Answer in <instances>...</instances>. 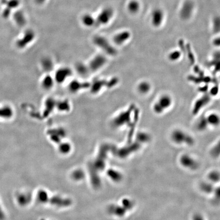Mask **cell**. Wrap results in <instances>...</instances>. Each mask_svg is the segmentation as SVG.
I'll use <instances>...</instances> for the list:
<instances>
[{
	"label": "cell",
	"mask_w": 220,
	"mask_h": 220,
	"mask_svg": "<svg viewBox=\"0 0 220 220\" xmlns=\"http://www.w3.org/2000/svg\"><path fill=\"white\" fill-rule=\"evenodd\" d=\"M173 105V99L171 95L163 93L160 95L154 101L152 109L154 114L163 115L171 109Z\"/></svg>",
	"instance_id": "1"
},
{
	"label": "cell",
	"mask_w": 220,
	"mask_h": 220,
	"mask_svg": "<svg viewBox=\"0 0 220 220\" xmlns=\"http://www.w3.org/2000/svg\"><path fill=\"white\" fill-rule=\"evenodd\" d=\"M194 10V3L191 0H186L182 4L179 11V15L183 20L191 18Z\"/></svg>",
	"instance_id": "2"
},
{
	"label": "cell",
	"mask_w": 220,
	"mask_h": 220,
	"mask_svg": "<svg viewBox=\"0 0 220 220\" xmlns=\"http://www.w3.org/2000/svg\"><path fill=\"white\" fill-rule=\"evenodd\" d=\"M171 137L174 142H178V143H182V142H186V143L192 144L193 141L190 135L180 129L174 130L172 133Z\"/></svg>",
	"instance_id": "3"
},
{
	"label": "cell",
	"mask_w": 220,
	"mask_h": 220,
	"mask_svg": "<svg viewBox=\"0 0 220 220\" xmlns=\"http://www.w3.org/2000/svg\"><path fill=\"white\" fill-rule=\"evenodd\" d=\"M113 11L110 8H106L98 16L96 23L98 25L105 24L108 23L113 16Z\"/></svg>",
	"instance_id": "4"
},
{
	"label": "cell",
	"mask_w": 220,
	"mask_h": 220,
	"mask_svg": "<svg viewBox=\"0 0 220 220\" xmlns=\"http://www.w3.org/2000/svg\"><path fill=\"white\" fill-rule=\"evenodd\" d=\"M163 18L164 13L162 10L159 8L154 9L151 13V24L154 27H159L163 24Z\"/></svg>",
	"instance_id": "5"
},
{
	"label": "cell",
	"mask_w": 220,
	"mask_h": 220,
	"mask_svg": "<svg viewBox=\"0 0 220 220\" xmlns=\"http://www.w3.org/2000/svg\"><path fill=\"white\" fill-rule=\"evenodd\" d=\"M152 90V85L149 81H140L136 86V91L141 95L145 96L148 94Z\"/></svg>",
	"instance_id": "6"
},
{
	"label": "cell",
	"mask_w": 220,
	"mask_h": 220,
	"mask_svg": "<svg viewBox=\"0 0 220 220\" xmlns=\"http://www.w3.org/2000/svg\"><path fill=\"white\" fill-rule=\"evenodd\" d=\"M131 33L128 31H123L117 34L113 39L115 43L118 46H122L130 40Z\"/></svg>",
	"instance_id": "7"
},
{
	"label": "cell",
	"mask_w": 220,
	"mask_h": 220,
	"mask_svg": "<svg viewBox=\"0 0 220 220\" xmlns=\"http://www.w3.org/2000/svg\"><path fill=\"white\" fill-rule=\"evenodd\" d=\"M207 126L217 127L220 123L219 115L216 113H211L203 116Z\"/></svg>",
	"instance_id": "8"
},
{
	"label": "cell",
	"mask_w": 220,
	"mask_h": 220,
	"mask_svg": "<svg viewBox=\"0 0 220 220\" xmlns=\"http://www.w3.org/2000/svg\"><path fill=\"white\" fill-rule=\"evenodd\" d=\"M127 8L130 13L136 14L139 12L140 4L137 0H131L127 4Z\"/></svg>",
	"instance_id": "9"
},
{
	"label": "cell",
	"mask_w": 220,
	"mask_h": 220,
	"mask_svg": "<svg viewBox=\"0 0 220 220\" xmlns=\"http://www.w3.org/2000/svg\"><path fill=\"white\" fill-rule=\"evenodd\" d=\"M182 57V52L178 50H174L171 51L168 54V58L170 61L172 62H175L180 59Z\"/></svg>",
	"instance_id": "10"
},
{
	"label": "cell",
	"mask_w": 220,
	"mask_h": 220,
	"mask_svg": "<svg viewBox=\"0 0 220 220\" xmlns=\"http://www.w3.org/2000/svg\"><path fill=\"white\" fill-rule=\"evenodd\" d=\"M82 22L84 24L88 26H91L93 25L94 23V20L92 17L90 15H84L82 17Z\"/></svg>",
	"instance_id": "11"
},
{
	"label": "cell",
	"mask_w": 220,
	"mask_h": 220,
	"mask_svg": "<svg viewBox=\"0 0 220 220\" xmlns=\"http://www.w3.org/2000/svg\"><path fill=\"white\" fill-rule=\"evenodd\" d=\"M15 19L20 25H24L26 21L24 15L21 12H18L15 14Z\"/></svg>",
	"instance_id": "12"
},
{
	"label": "cell",
	"mask_w": 220,
	"mask_h": 220,
	"mask_svg": "<svg viewBox=\"0 0 220 220\" xmlns=\"http://www.w3.org/2000/svg\"><path fill=\"white\" fill-rule=\"evenodd\" d=\"M220 19L218 17H215L213 22V31L215 33H218L220 31Z\"/></svg>",
	"instance_id": "13"
},
{
	"label": "cell",
	"mask_w": 220,
	"mask_h": 220,
	"mask_svg": "<svg viewBox=\"0 0 220 220\" xmlns=\"http://www.w3.org/2000/svg\"><path fill=\"white\" fill-rule=\"evenodd\" d=\"M213 43H214V46H219L220 44V39H219V37L218 38H215L213 41Z\"/></svg>",
	"instance_id": "14"
},
{
	"label": "cell",
	"mask_w": 220,
	"mask_h": 220,
	"mask_svg": "<svg viewBox=\"0 0 220 220\" xmlns=\"http://www.w3.org/2000/svg\"><path fill=\"white\" fill-rule=\"evenodd\" d=\"M35 1L38 4H41V3H43L46 0H35Z\"/></svg>",
	"instance_id": "15"
},
{
	"label": "cell",
	"mask_w": 220,
	"mask_h": 220,
	"mask_svg": "<svg viewBox=\"0 0 220 220\" xmlns=\"http://www.w3.org/2000/svg\"><path fill=\"white\" fill-rule=\"evenodd\" d=\"M1 212H0V215H1ZM0 218H1V217H0Z\"/></svg>",
	"instance_id": "16"
}]
</instances>
